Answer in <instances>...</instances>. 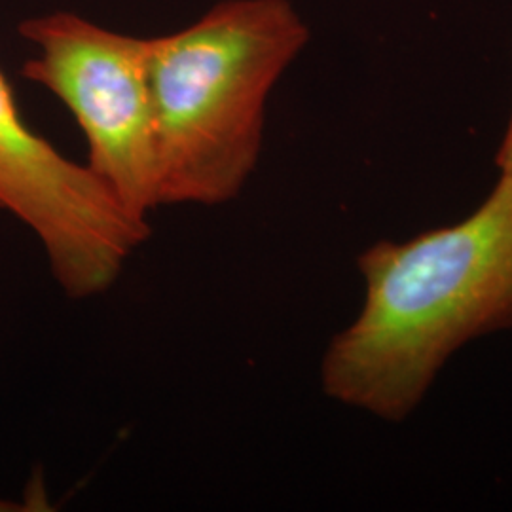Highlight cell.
Returning a JSON list of instances; mask_svg holds the SVG:
<instances>
[{"label":"cell","mask_w":512,"mask_h":512,"mask_svg":"<svg viewBox=\"0 0 512 512\" xmlns=\"http://www.w3.org/2000/svg\"><path fill=\"white\" fill-rule=\"evenodd\" d=\"M359 270L365 302L325 351L321 384L338 403L403 421L459 348L512 329V175L467 219L368 247Z\"/></svg>","instance_id":"obj_1"},{"label":"cell","mask_w":512,"mask_h":512,"mask_svg":"<svg viewBox=\"0 0 512 512\" xmlns=\"http://www.w3.org/2000/svg\"><path fill=\"white\" fill-rule=\"evenodd\" d=\"M308 38L289 0H222L147 38L160 205L238 198L260 158L268 97Z\"/></svg>","instance_id":"obj_2"},{"label":"cell","mask_w":512,"mask_h":512,"mask_svg":"<svg viewBox=\"0 0 512 512\" xmlns=\"http://www.w3.org/2000/svg\"><path fill=\"white\" fill-rule=\"evenodd\" d=\"M37 46L23 76L55 95L88 143V167L131 215L160 207L147 38L105 29L71 12L25 19Z\"/></svg>","instance_id":"obj_3"},{"label":"cell","mask_w":512,"mask_h":512,"mask_svg":"<svg viewBox=\"0 0 512 512\" xmlns=\"http://www.w3.org/2000/svg\"><path fill=\"white\" fill-rule=\"evenodd\" d=\"M0 213L38 239L69 298L107 293L150 236L88 164H78L27 126L0 73Z\"/></svg>","instance_id":"obj_4"},{"label":"cell","mask_w":512,"mask_h":512,"mask_svg":"<svg viewBox=\"0 0 512 512\" xmlns=\"http://www.w3.org/2000/svg\"><path fill=\"white\" fill-rule=\"evenodd\" d=\"M497 165H499L501 173L512 175V114L507 131L503 135L501 147L497 150Z\"/></svg>","instance_id":"obj_5"},{"label":"cell","mask_w":512,"mask_h":512,"mask_svg":"<svg viewBox=\"0 0 512 512\" xmlns=\"http://www.w3.org/2000/svg\"><path fill=\"white\" fill-rule=\"evenodd\" d=\"M29 511L23 501H12V499H2L0 497V512H23Z\"/></svg>","instance_id":"obj_6"}]
</instances>
